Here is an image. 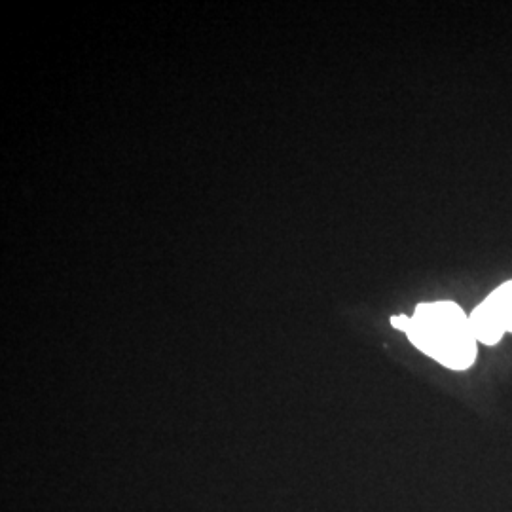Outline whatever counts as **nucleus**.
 Returning a JSON list of instances; mask_svg holds the SVG:
<instances>
[{"label":"nucleus","instance_id":"nucleus-3","mask_svg":"<svg viewBox=\"0 0 512 512\" xmlns=\"http://www.w3.org/2000/svg\"><path fill=\"white\" fill-rule=\"evenodd\" d=\"M391 325L397 330L406 332L408 327H410V317H406V315H395V317H391Z\"/></svg>","mask_w":512,"mask_h":512},{"label":"nucleus","instance_id":"nucleus-2","mask_svg":"<svg viewBox=\"0 0 512 512\" xmlns=\"http://www.w3.org/2000/svg\"><path fill=\"white\" fill-rule=\"evenodd\" d=\"M476 342L495 346L505 332L512 334V279L497 287L484 302L469 315Z\"/></svg>","mask_w":512,"mask_h":512},{"label":"nucleus","instance_id":"nucleus-1","mask_svg":"<svg viewBox=\"0 0 512 512\" xmlns=\"http://www.w3.org/2000/svg\"><path fill=\"white\" fill-rule=\"evenodd\" d=\"M406 336L416 348L450 370H469L475 365V332L469 315L456 302L440 300L420 304L410 317Z\"/></svg>","mask_w":512,"mask_h":512}]
</instances>
